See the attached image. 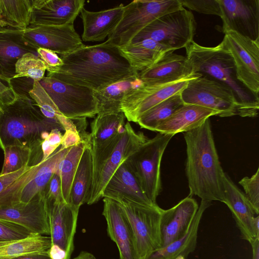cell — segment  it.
I'll list each match as a JSON object with an SVG mask.
<instances>
[{
	"label": "cell",
	"instance_id": "cell-1",
	"mask_svg": "<svg viewBox=\"0 0 259 259\" xmlns=\"http://www.w3.org/2000/svg\"><path fill=\"white\" fill-rule=\"evenodd\" d=\"M60 57L63 64L48 72L47 76L93 90L139 75L121 55L118 47L107 41L85 46Z\"/></svg>",
	"mask_w": 259,
	"mask_h": 259
},
{
	"label": "cell",
	"instance_id": "cell-2",
	"mask_svg": "<svg viewBox=\"0 0 259 259\" xmlns=\"http://www.w3.org/2000/svg\"><path fill=\"white\" fill-rule=\"evenodd\" d=\"M186 144V175L189 196L201 200L224 202L223 176L212 135L210 120L184 134Z\"/></svg>",
	"mask_w": 259,
	"mask_h": 259
},
{
	"label": "cell",
	"instance_id": "cell-3",
	"mask_svg": "<svg viewBox=\"0 0 259 259\" xmlns=\"http://www.w3.org/2000/svg\"><path fill=\"white\" fill-rule=\"evenodd\" d=\"M15 91V90H14ZM64 131L57 121L45 116L34 101L15 91L14 99L0 103V148L21 146L30 148L41 161L42 141L53 129Z\"/></svg>",
	"mask_w": 259,
	"mask_h": 259
},
{
	"label": "cell",
	"instance_id": "cell-4",
	"mask_svg": "<svg viewBox=\"0 0 259 259\" xmlns=\"http://www.w3.org/2000/svg\"><path fill=\"white\" fill-rule=\"evenodd\" d=\"M185 49L194 73L221 81L233 90L240 105L239 116L258 115L259 99L237 79L233 58L222 42L215 47H207L193 40Z\"/></svg>",
	"mask_w": 259,
	"mask_h": 259
},
{
	"label": "cell",
	"instance_id": "cell-5",
	"mask_svg": "<svg viewBox=\"0 0 259 259\" xmlns=\"http://www.w3.org/2000/svg\"><path fill=\"white\" fill-rule=\"evenodd\" d=\"M116 202L131 226L137 259H147L162 247L161 219L163 209L158 205H145L125 199Z\"/></svg>",
	"mask_w": 259,
	"mask_h": 259
},
{
	"label": "cell",
	"instance_id": "cell-6",
	"mask_svg": "<svg viewBox=\"0 0 259 259\" xmlns=\"http://www.w3.org/2000/svg\"><path fill=\"white\" fill-rule=\"evenodd\" d=\"M183 8L180 0H135L124 6L121 19L106 41L118 47L126 45L156 19Z\"/></svg>",
	"mask_w": 259,
	"mask_h": 259
},
{
	"label": "cell",
	"instance_id": "cell-7",
	"mask_svg": "<svg viewBox=\"0 0 259 259\" xmlns=\"http://www.w3.org/2000/svg\"><path fill=\"white\" fill-rule=\"evenodd\" d=\"M147 140L143 133L136 132L129 122L125 123L117 144L93 161V181L88 204L97 203L102 198L104 188L116 170Z\"/></svg>",
	"mask_w": 259,
	"mask_h": 259
},
{
	"label": "cell",
	"instance_id": "cell-8",
	"mask_svg": "<svg viewBox=\"0 0 259 259\" xmlns=\"http://www.w3.org/2000/svg\"><path fill=\"white\" fill-rule=\"evenodd\" d=\"M174 135L158 134L147 139L127 159L141 188L154 204L161 191L160 165L166 148Z\"/></svg>",
	"mask_w": 259,
	"mask_h": 259
},
{
	"label": "cell",
	"instance_id": "cell-9",
	"mask_svg": "<svg viewBox=\"0 0 259 259\" xmlns=\"http://www.w3.org/2000/svg\"><path fill=\"white\" fill-rule=\"evenodd\" d=\"M193 14L184 8L156 19L138 33L131 42L150 39L172 51L185 48L196 33Z\"/></svg>",
	"mask_w": 259,
	"mask_h": 259
},
{
	"label": "cell",
	"instance_id": "cell-10",
	"mask_svg": "<svg viewBox=\"0 0 259 259\" xmlns=\"http://www.w3.org/2000/svg\"><path fill=\"white\" fill-rule=\"evenodd\" d=\"M181 95L184 104L215 110L220 117L239 115L240 113V105L233 90L207 76L200 74L191 79Z\"/></svg>",
	"mask_w": 259,
	"mask_h": 259
},
{
	"label": "cell",
	"instance_id": "cell-11",
	"mask_svg": "<svg viewBox=\"0 0 259 259\" xmlns=\"http://www.w3.org/2000/svg\"><path fill=\"white\" fill-rule=\"evenodd\" d=\"M38 82L65 117L74 121L98 114V102L93 90L48 76Z\"/></svg>",
	"mask_w": 259,
	"mask_h": 259
},
{
	"label": "cell",
	"instance_id": "cell-12",
	"mask_svg": "<svg viewBox=\"0 0 259 259\" xmlns=\"http://www.w3.org/2000/svg\"><path fill=\"white\" fill-rule=\"evenodd\" d=\"M224 34L222 42L233 58L237 79L259 99V40L233 31Z\"/></svg>",
	"mask_w": 259,
	"mask_h": 259
},
{
	"label": "cell",
	"instance_id": "cell-13",
	"mask_svg": "<svg viewBox=\"0 0 259 259\" xmlns=\"http://www.w3.org/2000/svg\"><path fill=\"white\" fill-rule=\"evenodd\" d=\"M178 81L162 84L143 83L128 93L121 103V109L128 121L136 122L144 113L171 97L181 92L189 81L198 75Z\"/></svg>",
	"mask_w": 259,
	"mask_h": 259
},
{
	"label": "cell",
	"instance_id": "cell-14",
	"mask_svg": "<svg viewBox=\"0 0 259 259\" xmlns=\"http://www.w3.org/2000/svg\"><path fill=\"white\" fill-rule=\"evenodd\" d=\"M222 31H233L259 40V0H218Z\"/></svg>",
	"mask_w": 259,
	"mask_h": 259
},
{
	"label": "cell",
	"instance_id": "cell-15",
	"mask_svg": "<svg viewBox=\"0 0 259 259\" xmlns=\"http://www.w3.org/2000/svg\"><path fill=\"white\" fill-rule=\"evenodd\" d=\"M23 33L25 40L37 49H49L60 55L71 53L85 46L74 24L30 25L23 30Z\"/></svg>",
	"mask_w": 259,
	"mask_h": 259
},
{
	"label": "cell",
	"instance_id": "cell-16",
	"mask_svg": "<svg viewBox=\"0 0 259 259\" xmlns=\"http://www.w3.org/2000/svg\"><path fill=\"white\" fill-rule=\"evenodd\" d=\"M224 202L232 212L242 237L250 244L259 239V216L246 197L224 172Z\"/></svg>",
	"mask_w": 259,
	"mask_h": 259
},
{
	"label": "cell",
	"instance_id": "cell-17",
	"mask_svg": "<svg viewBox=\"0 0 259 259\" xmlns=\"http://www.w3.org/2000/svg\"><path fill=\"white\" fill-rule=\"evenodd\" d=\"M0 219L18 224L32 233L50 235L48 203L44 191L28 203L0 207Z\"/></svg>",
	"mask_w": 259,
	"mask_h": 259
},
{
	"label": "cell",
	"instance_id": "cell-18",
	"mask_svg": "<svg viewBox=\"0 0 259 259\" xmlns=\"http://www.w3.org/2000/svg\"><path fill=\"white\" fill-rule=\"evenodd\" d=\"M47 203L52 244L65 250L70 259L74 249L73 240L79 208L65 201H47Z\"/></svg>",
	"mask_w": 259,
	"mask_h": 259
},
{
	"label": "cell",
	"instance_id": "cell-19",
	"mask_svg": "<svg viewBox=\"0 0 259 259\" xmlns=\"http://www.w3.org/2000/svg\"><path fill=\"white\" fill-rule=\"evenodd\" d=\"M103 202L107 232L117 246L120 259H137L133 232L125 213L112 199L104 198Z\"/></svg>",
	"mask_w": 259,
	"mask_h": 259
},
{
	"label": "cell",
	"instance_id": "cell-20",
	"mask_svg": "<svg viewBox=\"0 0 259 259\" xmlns=\"http://www.w3.org/2000/svg\"><path fill=\"white\" fill-rule=\"evenodd\" d=\"M31 53L38 56L37 49L23 37V30L9 27L0 29V80L12 88L16 75V63L24 54Z\"/></svg>",
	"mask_w": 259,
	"mask_h": 259
},
{
	"label": "cell",
	"instance_id": "cell-21",
	"mask_svg": "<svg viewBox=\"0 0 259 259\" xmlns=\"http://www.w3.org/2000/svg\"><path fill=\"white\" fill-rule=\"evenodd\" d=\"M84 0H34L30 25L73 24Z\"/></svg>",
	"mask_w": 259,
	"mask_h": 259
},
{
	"label": "cell",
	"instance_id": "cell-22",
	"mask_svg": "<svg viewBox=\"0 0 259 259\" xmlns=\"http://www.w3.org/2000/svg\"><path fill=\"white\" fill-rule=\"evenodd\" d=\"M166 52L155 64L139 72V77L144 83L162 84L192 77L199 73L193 71L186 56Z\"/></svg>",
	"mask_w": 259,
	"mask_h": 259
},
{
	"label": "cell",
	"instance_id": "cell-23",
	"mask_svg": "<svg viewBox=\"0 0 259 259\" xmlns=\"http://www.w3.org/2000/svg\"><path fill=\"white\" fill-rule=\"evenodd\" d=\"M102 198L118 201L122 199L148 206H155L143 191L138 179L125 160L116 170L104 188Z\"/></svg>",
	"mask_w": 259,
	"mask_h": 259
},
{
	"label": "cell",
	"instance_id": "cell-24",
	"mask_svg": "<svg viewBox=\"0 0 259 259\" xmlns=\"http://www.w3.org/2000/svg\"><path fill=\"white\" fill-rule=\"evenodd\" d=\"M198 207L196 200L188 196L173 207L163 210L161 219L162 247L185 235Z\"/></svg>",
	"mask_w": 259,
	"mask_h": 259
},
{
	"label": "cell",
	"instance_id": "cell-25",
	"mask_svg": "<svg viewBox=\"0 0 259 259\" xmlns=\"http://www.w3.org/2000/svg\"><path fill=\"white\" fill-rule=\"evenodd\" d=\"M124 6L120 5L97 12H93L84 8L80 11L83 30L82 40L100 41L110 35L121 19Z\"/></svg>",
	"mask_w": 259,
	"mask_h": 259
},
{
	"label": "cell",
	"instance_id": "cell-26",
	"mask_svg": "<svg viewBox=\"0 0 259 259\" xmlns=\"http://www.w3.org/2000/svg\"><path fill=\"white\" fill-rule=\"evenodd\" d=\"M219 113L204 107L184 104L155 130L161 134L175 135L187 132L201 125L210 116H219Z\"/></svg>",
	"mask_w": 259,
	"mask_h": 259
},
{
	"label": "cell",
	"instance_id": "cell-27",
	"mask_svg": "<svg viewBox=\"0 0 259 259\" xmlns=\"http://www.w3.org/2000/svg\"><path fill=\"white\" fill-rule=\"evenodd\" d=\"M125 118L122 111L98 113L88 140L92 151L101 150L115 140L124 130Z\"/></svg>",
	"mask_w": 259,
	"mask_h": 259
},
{
	"label": "cell",
	"instance_id": "cell-28",
	"mask_svg": "<svg viewBox=\"0 0 259 259\" xmlns=\"http://www.w3.org/2000/svg\"><path fill=\"white\" fill-rule=\"evenodd\" d=\"M118 49L121 55L138 72L153 66L166 52L172 51L150 39L130 42Z\"/></svg>",
	"mask_w": 259,
	"mask_h": 259
},
{
	"label": "cell",
	"instance_id": "cell-29",
	"mask_svg": "<svg viewBox=\"0 0 259 259\" xmlns=\"http://www.w3.org/2000/svg\"><path fill=\"white\" fill-rule=\"evenodd\" d=\"M210 205V202L201 200L185 235L156 251L147 259H175L180 255L186 258L194 251L197 245L198 229L203 214Z\"/></svg>",
	"mask_w": 259,
	"mask_h": 259
},
{
	"label": "cell",
	"instance_id": "cell-30",
	"mask_svg": "<svg viewBox=\"0 0 259 259\" xmlns=\"http://www.w3.org/2000/svg\"><path fill=\"white\" fill-rule=\"evenodd\" d=\"M93 181V162L92 149L87 143L74 175L70 194L69 204L80 208L88 202Z\"/></svg>",
	"mask_w": 259,
	"mask_h": 259
},
{
	"label": "cell",
	"instance_id": "cell-31",
	"mask_svg": "<svg viewBox=\"0 0 259 259\" xmlns=\"http://www.w3.org/2000/svg\"><path fill=\"white\" fill-rule=\"evenodd\" d=\"M143 83L138 75L93 90L98 102V113L122 111L121 103L124 97Z\"/></svg>",
	"mask_w": 259,
	"mask_h": 259
},
{
	"label": "cell",
	"instance_id": "cell-32",
	"mask_svg": "<svg viewBox=\"0 0 259 259\" xmlns=\"http://www.w3.org/2000/svg\"><path fill=\"white\" fill-rule=\"evenodd\" d=\"M69 148L65 149L60 147L48 158L39 163L34 176L20 194L19 203H28L39 193L44 191L54 174L58 163Z\"/></svg>",
	"mask_w": 259,
	"mask_h": 259
},
{
	"label": "cell",
	"instance_id": "cell-33",
	"mask_svg": "<svg viewBox=\"0 0 259 259\" xmlns=\"http://www.w3.org/2000/svg\"><path fill=\"white\" fill-rule=\"evenodd\" d=\"M52 245L50 236L32 233L17 240L0 242V259H12L34 253H46Z\"/></svg>",
	"mask_w": 259,
	"mask_h": 259
},
{
	"label": "cell",
	"instance_id": "cell-34",
	"mask_svg": "<svg viewBox=\"0 0 259 259\" xmlns=\"http://www.w3.org/2000/svg\"><path fill=\"white\" fill-rule=\"evenodd\" d=\"M34 0H0L4 28L24 30L30 26Z\"/></svg>",
	"mask_w": 259,
	"mask_h": 259
},
{
	"label": "cell",
	"instance_id": "cell-35",
	"mask_svg": "<svg viewBox=\"0 0 259 259\" xmlns=\"http://www.w3.org/2000/svg\"><path fill=\"white\" fill-rule=\"evenodd\" d=\"M87 143V140H83L80 143L70 147L58 163L54 171L60 178L62 195L67 203H69L73 180Z\"/></svg>",
	"mask_w": 259,
	"mask_h": 259
},
{
	"label": "cell",
	"instance_id": "cell-36",
	"mask_svg": "<svg viewBox=\"0 0 259 259\" xmlns=\"http://www.w3.org/2000/svg\"><path fill=\"white\" fill-rule=\"evenodd\" d=\"M28 94L45 116L60 123L64 131L70 130L79 133L75 121L65 117L60 112L38 81H33Z\"/></svg>",
	"mask_w": 259,
	"mask_h": 259
},
{
	"label": "cell",
	"instance_id": "cell-37",
	"mask_svg": "<svg viewBox=\"0 0 259 259\" xmlns=\"http://www.w3.org/2000/svg\"><path fill=\"white\" fill-rule=\"evenodd\" d=\"M181 92L171 96L142 114L136 123L141 128L154 131L160 123L184 104Z\"/></svg>",
	"mask_w": 259,
	"mask_h": 259
},
{
	"label": "cell",
	"instance_id": "cell-38",
	"mask_svg": "<svg viewBox=\"0 0 259 259\" xmlns=\"http://www.w3.org/2000/svg\"><path fill=\"white\" fill-rule=\"evenodd\" d=\"M4 160L0 175L14 172L28 166H33L41 161L29 148L21 146H8L3 150Z\"/></svg>",
	"mask_w": 259,
	"mask_h": 259
},
{
	"label": "cell",
	"instance_id": "cell-39",
	"mask_svg": "<svg viewBox=\"0 0 259 259\" xmlns=\"http://www.w3.org/2000/svg\"><path fill=\"white\" fill-rule=\"evenodd\" d=\"M46 70L44 63L37 55L31 53H26L16 63V75L14 79L26 77L33 81H39L45 77Z\"/></svg>",
	"mask_w": 259,
	"mask_h": 259
},
{
	"label": "cell",
	"instance_id": "cell-40",
	"mask_svg": "<svg viewBox=\"0 0 259 259\" xmlns=\"http://www.w3.org/2000/svg\"><path fill=\"white\" fill-rule=\"evenodd\" d=\"M239 184L242 187L244 194L255 210L259 213V167L251 177L242 178Z\"/></svg>",
	"mask_w": 259,
	"mask_h": 259
},
{
	"label": "cell",
	"instance_id": "cell-41",
	"mask_svg": "<svg viewBox=\"0 0 259 259\" xmlns=\"http://www.w3.org/2000/svg\"><path fill=\"white\" fill-rule=\"evenodd\" d=\"M32 233L18 224L0 219V242L23 239Z\"/></svg>",
	"mask_w": 259,
	"mask_h": 259
},
{
	"label": "cell",
	"instance_id": "cell-42",
	"mask_svg": "<svg viewBox=\"0 0 259 259\" xmlns=\"http://www.w3.org/2000/svg\"><path fill=\"white\" fill-rule=\"evenodd\" d=\"M182 6L198 13L221 17V11L218 0H180Z\"/></svg>",
	"mask_w": 259,
	"mask_h": 259
},
{
	"label": "cell",
	"instance_id": "cell-43",
	"mask_svg": "<svg viewBox=\"0 0 259 259\" xmlns=\"http://www.w3.org/2000/svg\"><path fill=\"white\" fill-rule=\"evenodd\" d=\"M63 135L58 129L51 130L42 141L41 148L42 153L41 161L52 155L61 145Z\"/></svg>",
	"mask_w": 259,
	"mask_h": 259
},
{
	"label": "cell",
	"instance_id": "cell-44",
	"mask_svg": "<svg viewBox=\"0 0 259 259\" xmlns=\"http://www.w3.org/2000/svg\"><path fill=\"white\" fill-rule=\"evenodd\" d=\"M45 197L48 201L60 202L65 201L62 192L60 177L54 174L44 190Z\"/></svg>",
	"mask_w": 259,
	"mask_h": 259
},
{
	"label": "cell",
	"instance_id": "cell-45",
	"mask_svg": "<svg viewBox=\"0 0 259 259\" xmlns=\"http://www.w3.org/2000/svg\"><path fill=\"white\" fill-rule=\"evenodd\" d=\"M37 53L38 57L44 63L48 72L53 71L63 63L57 54L51 50L39 48L37 49Z\"/></svg>",
	"mask_w": 259,
	"mask_h": 259
},
{
	"label": "cell",
	"instance_id": "cell-46",
	"mask_svg": "<svg viewBox=\"0 0 259 259\" xmlns=\"http://www.w3.org/2000/svg\"><path fill=\"white\" fill-rule=\"evenodd\" d=\"M32 166L23 167L14 172L6 175H0V193L9 185L31 168Z\"/></svg>",
	"mask_w": 259,
	"mask_h": 259
},
{
	"label": "cell",
	"instance_id": "cell-47",
	"mask_svg": "<svg viewBox=\"0 0 259 259\" xmlns=\"http://www.w3.org/2000/svg\"><path fill=\"white\" fill-rule=\"evenodd\" d=\"M82 140L79 133L70 130L66 131L63 135L60 147L65 149L69 148L80 143Z\"/></svg>",
	"mask_w": 259,
	"mask_h": 259
},
{
	"label": "cell",
	"instance_id": "cell-48",
	"mask_svg": "<svg viewBox=\"0 0 259 259\" xmlns=\"http://www.w3.org/2000/svg\"><path fill=\"white\" fill-rule=\"evenodd\" d=\"M14 93L13 88L6 86L0 80V103H7L11 101L14 98Z\"/></svg>",
	"mask_w": 259,
	"mask_h": 259
},
{
	"label": "cell",
	"instance_id": "cell-49",
	"mask_svg": "<svg viewBox=\"0 0 259 259\" xmlns=\"http://www.w3.org/2000/svg\"><path fill=\"white\" fill-rule=\"evenodd\" d=\"M48 254L51 259H69L65 250L56 244H52Z\"/></svg>",
	"mask_w": 259,
	"mask_h": 259
},
{
	"label": "cell",
	"instance_id": "cell-50",
	"mask_svg": "<svg viewBox=\"0 0 259 259\" xmlns=\"http://www.w3.org/2000/svg\"><path fill=\"white\" fill-rule=\"evenodd\" d=\"M12 259H51L48 253H34L18 256Z\"/></svg>",
	"mask_w": 259,
	"mask_h": 259
},
{
	"label": "cell",
	"instance_id": "cell-51",
	"mask_svg": "<svg viewBox=\"0 0 259 259\" xmlns=\"http://www.w3.org/2000/svg\"><path fill=\"white\" fill-rule=\"evenodd\" d=\"M73 259H97L95 256L90 252L82 251L79 254Z\"/></svg>",
	"mask_w": 259,
	"mask_h": 259
},
{
	"label": "cell",
	"instance_id": "cell-52",
	"mask_svg": "<svg viewBox=\"0 0 259 259\" xmlns=\"http://www.w3.org/2000/svg\"><path fill=\"white\" fill-rule=\"evenodd\" d=\"M4 27H3V23H2V16H1V10H0V29H2V28H3Z\"/></svg>",
	"mask_w": 259,
	"mask_h": 259
},
{
	"label": "cell",
	"instance_id": "cell-53",
	"mask_svg": "<svg viewBox=\"0 0 259 259\" xmlns=\"http://www.w3.org/2000/svg\"><path fill=\"white\" fill-rule=\"evenodd\" d=\"M175 259H186V258L183 256H179L177 257Z\"/></svg>",
	"mask_w": 259,
	"mask_h": 259
},
{
	"label": "cell",
	"instance_id": "cell-54",
	"mask_svg": "<svg viewBox=\"0 0 259 259\" xmlns=\"http://www.w3.org/2000/svg\"><path fill=\"white\" fill-rule=\"evenodd\" d=\"M252 259H259V257L258 255H253Z\"/></svg>",
	"mask_w": 259,
	"mask_h": 259
},
{
	"label": "cell",
	"instance_id": "cell-55",
	"mask_svg": "<svg viewBox=\"0 0 259 259\" xmlns=\"http://www.w3.org/2000/svg\"><path fill=\"white\" fill-rule=\"evenodd\" d=\"M1 101V96H0V101Z\"/></svg>",
	"mask_w": 259,
	"mask_h": 259
}]
</instances>
